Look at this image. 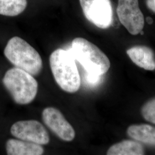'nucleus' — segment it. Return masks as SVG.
Listing matches in <instances>:
<instances>
[{
    "label": "nucleus",
    "instance_id": "obj_2",
    "mask_svg": "<svg viewBox=\"0 0 155 155\" xmlns=\"http://www.w3.org/2000/svg\"><path fill=\"white\" fill-rule=\"evenodd\" d=\"M69 51L86 72L103 75L110 67L107 56L97 45L86 39L75 38Z\"/></svg>",
    "mask_w": 155,
    "mask_h": 155
},
{
    "label": "nucleus",
    "instance_id": "obj_17",
    "mask_svg": "<svg viewBox=\"0 0 155 155\" xmlns=\"http://www.w3.org/2000/svg\"><path fill=\"white\" fill-rule=\"evenodd\" d=\"M146 21H147V23H148L149 24H152L153 23V19H152L151 17H147Z\"/></svg>",
    "mask_w": 155,
    "mask_h": 155
},
{
    "label": "nucleus",
    "instance_id": "obj_13",
    "mask_svg": "<svg viewBox=\"0 0 155 155\" xmlns=\"http://www.w3.org/2000/svg\"><path fill=\"white\" fill-rule=\"evenodd\" d=\"M27 6V0H0V15L16 16L24 12Z\"/></svg>",
    "mask_w": 155,
    "mask_h": 155
},
{
    "label": "nucleus",
    "instance_id": "obj_7",
    "mask_svg": "<svg viewBox=\"0 0 155 155\" xmlns=\"http://www.w3.org/2000/svg\"><path fill=\"white\" fill-rule=\"evenodd\" d=\"M11 132L17 139L39 145H46L50 142V136L47 129L36 120L16 122L12 126Z\"/></svg>",
    "mask_w": 155,
    "mask_h": 155
},
{
    "label": "nucleus",
    "instance_id": "obj_6",
    "mask_svg": "<svg viewBox=\"0 0 155 155\" xmlns=\"http://www.w3.org/2000/svg\"><path fill=\"white\" fill-rule=\"evenodd\" d=\"M117 13L120 21L132 35H137L144 27L145 20L138 0H118Z\"/></svg>",
    "mask_w": 155,
    "mask_h": 155
},
{
    "label": "nucleus",
    "instance_id": "obj_12",
    "mask_svg": "<svg viewBox=\"0 0 155 155\" xmlns=\"http://www.w3.org/2000/svg\"><path fill=\"white\" fill-rule=\"evenodd\" d=\"M107 155H143L145 154L143 145L136 140H123L113 145L107 151Z\"/></svg>",
    "mask_w": 155,
    "mask_h": 155
},
{
    "label": "nucleus",
    "instance_id": "obj_10",
    "mask_svg": "<svg viewBox=\"0 0 155 155\" xmlns=\"http://www.w3.org/2000/svg\"><path fill=\"white\" fill-rule=\"evenodd\" d=\"M6 148L9 155H41L45 152L41 145L17 139H9Z\"/></svg>",
    "mask_w": 155,
    "mask_h": 155
},
{
    "label": "nucleus",
    "instance_id": "obj_15",
    "mask_svg": "<svg viewBox=\"0 0 155 155\" xmlns=\"http://www.w3.org/2000/svg\"><path fill=\"white\" fill-rule=\"evenodd\" d=\"M102 75L91 74L86 72L84 76V80L86 81V83L91 87H95L98 85L102 80Z\"/></svg>",
    "mask_w": 155,
    "mask_h": 155
},
{
    "label": "nucleus",
    "instance_id": "obj_5",
    "mask_svg": "<svg viewBox=\"0 0 155 155\" xmlns=\"http://www.w3.org/2000/svg\"><path fill=\"white\" fill-rule=\"evenodd\" d=\"M84 16L98 28L107 29L113 22L110 0H79Z\"/></svg>",
    "mask_w": 155,
    "mask_h": 155
},
{
    "label": "nucleus",
    "instance_id": "obj_3",
    "mask_svg": "<svg viewBox=\"0 0 155 155\" xmlns=\"http://www.w3.org/2000/svg\"><path fill=\"white\" fill-rule=\"evenodd\" d=\"M4 54L15 67L33 76L38 75L43 68V61L39 52L20 37L15 36L8 41Z\"/></svg>",
    "mask_w": 155,
    "mask_h": 155
},
{
    "label": "nucleus",
    "instance_id": "obj_11",
    "mask_svg": "<svg viewBox=\"0 0 155 155\" xmlns=\"http://www.w3.org/2000/svg\"><path fill=\"white\" fill-rule=\"evenodd\" d=\"M127 135L141 143L155 147V127L148 124H136L129 127Z\"/></svg>",
    "mask_w": 155,
    "mask_h": 155
},
{
    "label": "nucleus",
    "instance_id": "obj_9",
    "mask_svg": "<svg viewBox=\"0 0 155 155\" xmlns=\"http://www.w3.org/2000/svg\"><path fill=\"white\" fill-rule=\"evenodd\" d=\"M127 54L133 63L146 70H155V55L150 47L136 45L127 51Z\"/></svg>",
    "mask_w": 155,
    "mask_h": 155
},
{
    "label": "nucleus",
    "instance_id": "obj_16",
    "mask_svg": "<svg viewBox=\"0 0 155 155\" xmlns=\"http://www.w3.org/2000/svg\"><path fill=\"white\" fill-rule=\"evenodd\" d=\"M146 4L149 9L155 13V0H146Z\"/></svg>",
    "mask_w": 155,
    "mask_h": 155
},
{
    "label": "nucleus",
    "instance_id": "obj_14",
    "mask_svg": "<svg viewBox=\"0 0 155 155\" xmlns=\"http://www.w3.org/2000/svg\"><path fill=\"white\" fill-rule=\"evenodd\" d=\"M141 113L145 120L155 124V98L144 104L142 106Z\"/></svg>",
    "mask_w": 155,
    "mask_h": 155
},
{
    "label": "nucleus",
    "instance_id": "obj_8",
    "mask_svg": "<svg viewBox=\"0 0 155 155\" xmlns=\"http://www.w3.org/2000/svg\"><path fill=\"white\" fill-rule=\"evenodd\" d=\"M42 118L47 127L62 140L71 141L75 138V132L72 125L57 109L45 108L42 113Z\"/></svg>",
    "mask_w": 155,
    "mask_h": 155
},
{
    "label": "nucleus",
    "instance_id": "obj_4",
    "mask_svg": "<svg viewBox=\"0 0 155 155\" xmlns=\"http://www.w3.org/2000/svg\"><path fill=\"white\" fill-rule=\"evenodd\" d=\"M2 82L15 102L20 105L31 103L38 93V83L33 75L17 67L6 71Z\"/></svg>",
    "mask_w": 155,
    "mask_h": 155
},
{
    "label": "nucleus",
    "instance_id": "obj_1",
    "mask_svg": "<svg viewBox=\"0 0 155 155\" xmlns=\"http://www.w3.org/2000/svg\"><path fill=\"white\" fill-rule=\"evenodd\" d=\"M74 58L70 51L59 48L50 55L51 71L57 84L70 93L77 92L81 86V77Z\"/></svg>",
    "mask_w": 155,
    "mask_h": 155
}]
</instances>
